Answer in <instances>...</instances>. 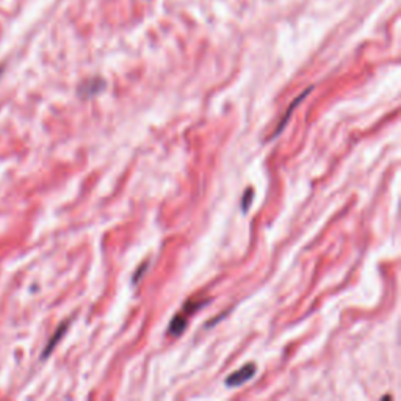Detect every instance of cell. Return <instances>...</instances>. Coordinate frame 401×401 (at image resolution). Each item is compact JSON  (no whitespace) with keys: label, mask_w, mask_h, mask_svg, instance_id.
Returning <instances> with one entry per match:
<instances>
[{"label":"cell","mask_w":401,"mask_h":401,"mask_svg":"<svg viewBox=\"0 0 401 401\" xmlns=\"http://www.w3.org/2000/svg\"><path fill=\"white\" fill-rule=\"evenodd\" d=\"M68 325H69V321H64V323H61L60 328H58L57 331H55V334L52 335L50 340L48 342L46 348H44V351H43V356H41L43 359H48L49 356L52 354V351H54V348H55L58 344H60L61 337H63V335L66 334V331H68Z\"/></svg>","instance_id":"3957f363"},{"label":"cell","mask_w":401,"mask_h":401,"mask_svg":"<svg viewBox=\"0 0 401 401\" xmlns=\"http://www.w3.org/2000/svg\"><path fill=\"white\" fill-rule=\"evenodd\" d=\"M103 85H105V83H103V80L101 79L88 80L87 83H83V85L80 87V94L83 96V98H89V96H94L99 92H102Z\"/></svg>","instance_id":"5b68a950"},{"label":"cell","mask_w":401,"mask_h":401,"mask_svg":"<svg viewBox=\"0 0 401 401\" xmlns=\"http://www.w3.org/2000/svg\"><path fill=\"white\" fill-rule=\"evenodd\" d=\"M312 88H314V87H309V88L306 89V92H304V93H302L301 96H298V98H296V99H295V101L292 102V105H290V108L287 110V112H286V115H284V118H282V121L279 122V126H277V129H276V131L273 132V135H271V137H270V140H273V138H276V137H277V135H279V133H281V132L284 131V129H286V126H287V121H289L290 118H292V112H293V110H295L296 107H298V105H300V103L302 102V99H304V98H306V96H307V94H309L310 92H312Z\"/></svg>","instance_id":"7a4b0ae2"},{"label":"cell","mask_w":401,"mask_h":401,"mask_svg":"<svg viewBox=\"0 0 401 401\" xmlns=\"http://www.w3.org/2000/svg\"><path fill=\"white\" fill-rule=\"evenodd\" d=\"M187 321H189V315H187L182 310V312H179L177 315L173 316L168 333H170L171 335H174V337H179V335L185 331Z\"/></svg>","instance_id":"277c9868"},{"label":"cell","mask_w":401,"mask_h":401,"mask_svg":"<svg viewBox=\"0 0 401 401\" xmlns=\"http://www.w3.org/2000/svg\"><path fill=\"white\" fill-rule=\"evenodd\" d=\"M146 270H147V263H143V265H141L140 270L135 271V273H133V284H137L141 279V276H143V273H145Z\"/></svg>","instance_id":"52a82bcc"},{"label":"cell","mask_w":401,"mask_h":401,"mask_svg":"<svg viewBox=\"0 0 401 401\" xmlns=\"http://www.w3.org/2000/svg\"><path fill=\"white\" fill-rule=\"evenodd\" d=\"M251 199H252V190L248 189L247 193H245V196H243V212H248L249 209V204H251Z\"/></svg>","instance_id":"8992f818"},{"label":"cell","mask_w":401,"mask_h":401,"mask_svg":"<svg viewBox=\"0 0 401 401\" xmlns=\"http://www.w3.org/2000/svg\"><path fill=\"white\" fill-rule=\"evenodd\" d=\"M256 372H257L256 364L249 362V364L243 365L238 372H234L232 374H229V378L226 379V386L228 387L243 386L245 383H247V381H249L252 377H254Z\"/></svg>","instance_id":"6da1fadb"}]
</instances>
